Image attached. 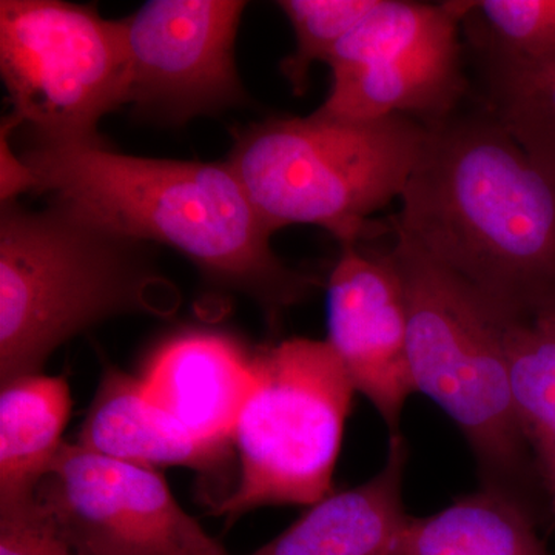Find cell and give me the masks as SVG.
Wrapping results in <instances>:
<instances>
[{
    "instance_id": "1",
    "label": "cell",
    "mask_w": 555,
    "mask_h": 555,
    "mask_svg": "<svg viewBox=\"0 0 555 555\" xmlns=\"http://www.w3.org/2000/svg\"><path fill=\"white\" fill-rule=\"evenodd\" d=\"M390 229L505 321L555 305V177L488 108L427 127Z\"/></svg>"
},
{
    "instance_id": "5",
    "label": "cell",
    "mask_w": 555,
    "mask_h": 555,
    "mask_svg": "<svg viewBox=\"0 0 555 555\" xmlns=\"http://www.w3.org/2000/svg\"><path fill=\"white\" fill-rule=\"evenodd\" d=\"M390 232L389 255L406 292L414 392L430 398L459 427L476 455L483 486L526 503L532 455L511 392L506 321L406 236Z\"/></svg>"
},
{
    "instance_id": "19",
    "label": "cell",
    "mask_w": 555,
    "mask_h": 555,
    "mask_svg": "<svg viewBox=\"0 0 555 555\" xmlns=\"http://www.w3.org/2000/svg\"><path fill=\"white\" fill-rule=\"evenodd\" d=\"M462 35L477 57H555V0H460Z\"/></svg>"
},
{
    "instance_id": "4",
    "label": "cell",
    "mask_w": 555,
    "mask_h": 555,
    "mask_svg": "<svg viewBox=\"0 0 555 555\" xmlns=\"http://www.w3.org/2000/svg\"><path fill=\"white\" fill-rule=\"evenodd\" d=\"M426 134L408 116L347 119L318 108L243 127L228 164L272 232L315 224L347 246L377 235L371 217L400 199Z\"/></svg>"
},
{
    "instance_id": "13",
    "label": "cell",
    "mask_w": 555,
    "mask_h": 555,
    "mask_svg": "<svg viewBox=\"0 0 555 555\" xmlns=\"http://www.w3.org/2000/svg\"><path fill=\"white\" fill-rule=\"evenodd\" d=\"M408 444L390 437L389 454L366 483L332 492L283 534L248 555H387L406 525L403 503Z\"/></svg>"
},
{
    "instance_id": "9",
    "label": "cell",
    "mask_w": 555,
    "mask_h": 555,
    "mask_svg": "<svg viewBox=\"0 0 555 555\" xmlns=\"http://www.w3.org/2000/svg\"><path fill=\"white\" fill-rule=\"evenodd\" d=\"M35 496L87 555H230L182 509L158 470L76 443L65 441Z\"/></svg>"
},
{
    "instance_id": "15",
    "label": "cell",
    "mask_w": 555,
    "mask_h": 555,
    "mask_svg": "<svg viewBox=\"0 0 555 555\" xmlns=\"http://www.w3.org/2000/svg\"><path fill=\"white\" fill-rule=\"evenodd\" d=\"M387 555H547L524 500L483 486L429 517H409Z\"/></svg>"
},
{
    "instance_id": "20",
    "label": "cell",
    "mask_w": 555,
    "mask_h": 555,
    "mask_svg": "<svg viewBox=\"0 0 555 555\" xmlns=\"http://www.w3.org/2000/svg\"><path fill=\"white\" fill-rule=\"evenodd\" d=\"M377 0H281L295 33L294 53L281 62V73L297 96L308 91L309 73L318 61L327 62L347 33L374 9Z\"/></svg>"
},
{
    "instance_id": "3",
    "label": "cell",
    "mask_w": 555,
    "mask_h": 555,
    "mask_svg": "<svg viewBox=\"0 0 555 555\" xmlns=\"http://www.w3.org/2000/svg\"><path fill=\"white\" fill-rule=\"evenodd\" d=\"M181 306L144 244L51 204L0 211V378L39 374L51 353L107 318L169 317Z\"/></svg>"
},
{
    "instance_id": "17",
    "label": "cell",
    "mask_w": 555,
    "mask_h": 555,
    "mask_svg": "<svg viewBox=\"0 0 555 555\" xmlns=\"http://www.w3.org/2000/svg\"><path fill=\"white\" fill-rule=\"evenodd\" d=\"M505 347L518 425L555 518V305L506 321Z\"/></svg>"
},
{
    "instance_id": "11",
    "label": "cell",
    "mask_w": 555,
    "mask_h": 555,
    "mask_svg": "<svg viewBox=\"0 0 555 555\" xmlns=\"http://www.w3.org/2000/svg\"><path fill=\"white\" fill-rule=\"evenodd\" d=\"M341 247L327 280V338L350 382L400 433L411 393L408 360V301L389 250L361 244Z\"/></svg>"
},
{
    "instance_id": "6",
    "label": "cell",
    "mask_w": 555,
    "mask_h": 555,
    "mask_svg": "<svg viewBox=\"0 0 555 555\" xmlns=\"http://www.w3.org/2000/svg\"><path fill=\"white\" fill-rule=\"evenodd\" d=\"M356 393L326 339H286L257 353L233 434L238 485L215 513L235 520L258 507L312 506L332 494Z\"/></svg>"
},
{
    "instance_id": "16",
    "label": "cell",
    "mask_w": 555,
    "mask_h": 555,
    "mask_svg": "<svg viewBox=\"0 0 555 555\" xmlns=\"http://www.w3.org/2000/svg\"><path fill=\"white\" fill-rule=\"evenodd\" d=\"M72 412L65 379L27 375L0 393V506L33 499L56 462Z\"/></svg>"
},
{
    "instance_id": "7",
    "label": "cell",
    "mask_w": 555,
    "mask_h": 555,
    "mask_svg": "<svg viewBox=\"0 0 555 555\" xmlns=\"http://www.w3.org/2000/svg\"><path fill=\"white\" fill-rule=\"evenodd\" d=\"M0 72L28 144L101 141L98 126L129 104L120 21L61 0L0 2ZM16 129V130H17Z\"/></svg>"
},
{
    "instance_id": "21",
    "label": "cell",
    "mask_w": 555,
    "mask_h": 555,
    "mask_svg": "<svg viewBox=\"0 0 555 555\" xmlns=\"http://www.w3.org/2000/svg\"><path fill=\"white\" fill-rule=\"evenodd\" d=\"M0 555H87L62 534L42 505L33 499L0 506Z\"/></svg>"
},
{
    "instance_id": "10",
    "label": "cell",
    "mask_w": 555,
    "mask_h": 555,
    "mask_svg": "<svg viewBox=\"0 0 555 555\" xmlns=\"http://www.w3.org/2000/svg\"><path fill=\"white\" fill-rule=\"evenodd\" d=\"M238 0H152L120 20L129 104L167 124L218 115L247 100L235 65Z\"/></svg>"
},
{
    "instance_id": "14",
    "label": "cell",
    "mask_w": 555,
    "mask_h": 555,
    "mask_svg": "<svg viewBox=\"0 0 555 555\" xmlns=\"http://www.w3.org/2000/svg\"><path fill=\"white\" fill-rule=\"evenodd\" d=\"M76 444L107 459L152 469L185 466L208 473L228 456V452L190 436L149 400L138 377L116 367L104 372Z\"/></svg>"
},
{
    "instance_id": "2",
    "label": "cell",
    "mask_w": 555,
    "mask_h": 555,
    "mask_svg": "<svg viewBox=\"0 0 555 555\" xmlns=\"http://www.w3.org/2000/svg\"><path fill=\"white\" fill-rule=\"evenodd\" d=\"M21 158L30 192L115 235L175 248L218 286L254 299L270 321L318 286L276 257L272 230L228 163L141 158L102 139L28 144Z\"/></svg>"
},
{
    "instance_id": "8",
    "label": "cell",
    "mask_w": 555,
    "mask_h": 555,
    "mask_svg": "<svg viewBox=\"0 0 555 555\" xmlns=\"http://www.w3.org/2000/svg\"><path fill=\"white\" fill-rule=\"evenodd\" d=\"M326 64L332 87L323 112L434 126L462 108L467 94L460 0H377Z\"/></svg>"
},
{
    "instance_id": "18",
    "label": "cell",
    "mask_w": 555,
    "mask_h": 555,
    "mask_svg": "<svg viewBox=\"0 0 555 555\" xmlns=\"http://www.w3.org/2000/svg\"><path fill=\"white\" fill-rule=\"evenodd\" d=\"M478 65L483 107L555 177V57L534 62L478 57Z\"/></svg>"
},
{
    "instance_id": "12",
    "label": "cell",
    "mask_w": 555,
    "mask_h": 555,
    "mask_svg": "<svg viewBox=\"0 0 555 555\" xmlns=\"http://www.w3.org/2000/svg\"><path fill=\"white\" fill-rule=\"evenodd\" d=\"M142 390L190 436L230 452L236 422L255 383V356L218 332L185 331L150 353Z\"/></svg>"
}]
</instances>
